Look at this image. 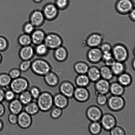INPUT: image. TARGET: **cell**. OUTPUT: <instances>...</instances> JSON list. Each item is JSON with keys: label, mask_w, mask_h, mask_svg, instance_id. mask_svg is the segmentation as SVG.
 I'll return each instance as SVG.
<instances>
[{"label": "cell", "mask_w": 135, "mask_h": 135, "mask_svg": "<svg viewBox=\"0 0 135 135\" xmlns=\"http://www.w3.org/2000/svg\"><path fill=\"white\" fill-rule=\"evenodd\" d=\"M30 69L36 75L44 76L52 70V67L47 61L43 59L38 58L32 61Z\"/></svg>", "instance_id": "6da1fadb"}, {"label": "cell", "mask_w": 135, "mask_h": 135, "mask_svg": "<svg viewBox=\"0 0 135 135\" xmlns=\"http://www.w3.org/2000/svg\"><path fill=\"white\" fill-rule=\"evenodd\" d=\"M36 100L40 110L43 112L49 111L54 105L53 97L47 91L41 93Z\"/></svg>", "instance_id": "7a4b0ae2"}, {"label": "cell", "mask_w": 135, "mask_h": 135, "mask_svg": "<svg viewBox=\"0 0 135 135\" xmlns=\"http://www.w3.org/2000/svg\"><path fill=\"white\" fill-rule=\"evenodd\" d=\"M63 41L61 36L54 32H50L46 34L44 43L50 50H54L62 45Z\"/></svg>", "instance_id": "3957f363"}, {"label": "cell", "mask_w": 135, "mask_h": 135, "mask_svg": "<svg viewBox=\"0 0 135 135\" xmlns=\"http://www.w3.org/2000/svg\"><path fill=\"white\" fill-rule=\"evenodd\" d=\"M114 8L119 14L126 15L135 8V3L133 0H117L115 3Z\"/></svg>", "instance_id": "277c9868"}, {"label": "cell", "mask_w": 135, "mask_h": 135, "mask_svg": "<svg viewBox=\"0 0 135 135\" xmlns=\"http://www.w3.org/2000/svg\"><path fill=\"white\" fill-rule=\"evenodd\" d=\"M112 53L116 61L123 62L128 59L129 53L127 48L121 44L115 45L112 47Z\"/></svg>", "instance_id": "5b68a950"}, {"label": "cell", "mask_w": 135, "mask_h": 135, "mask_svg": "<svg viewBox=\"0 0 135 135\" xmlns=\"http://www.w3.org/2000/svg\"><path fill=\"white\" fill-rule=\"evenodd\" d=\"M9 86L10 89L16 94H19L27 90L29 83L25 78L20 77L11 81Z\"/></svg>", "instance_id": "8992f818"}, {"label": "cell", "mask_w": 135, "mask_h": 135, "mask_svg": "<svg viewBox=\"0 0 135 135\" xmlns=\"http://www.w3.org/2000/svg\"><path fill=\"white\" fill-rule=\"evenodd\" d=\"M108 107L111 110L118 111L124 107L125 102L124 99L120 96L112 95L108 99Z\"/></svg>", "instance_id": "52a82bcc"}, {"label": "cell", "mask_w": 135, "mask_h": 135, "mask_svg": "<svg viewBox=\"0 0 135 135\" xmlns=\"http://www.w3.org/2000/svg\"><path fill=\"white\" fill-rule=\"evenodd\" d=\"M58 10L55 4L49 3L44 7L42 11L45 20L51 21L56 18L58 14Z\"/></svg>", "instance_id": "ba28073f"}, {"label": "cell", "mask_w": 135, "mask_h": 135, "mask_svg": "<svg viewBox=\"0 0 135 135\" xmlns=\"http://www.w3.org/2000/svg\"><path fill=\"white\" fill-rule=\"evenodd\" d=\"M103 53L98 47L90 48L87 52L86 57L88 61L93 63H97L102 59Z\"/></svg>", "instance_id": "9c48e42d"}, {"label": "cell", "mask_w": 135, "mask_h": 135, "mask_svg": "<svg viewBox=\"0 0 135 135\" xmlns=\"http://www.w3.org/2000/svg\"><path fill=\"white\" fill-rule=\"evenodd\" d=\"M45 20L42 11L39 10H36L33 11L30 17V22L35 28L41 26L44 24Z\"/></svg>", "instance_id": "30bf717a"}, {"label": "cell", "mask_w": 135, "mask_h": 135, "mask_svg": "<svg viewBox=\"0 0 135 135\" xmlns=\"http://www.w3.org/2000/svg\"><path fill=\"white\" fill-rule=\"evenodd\" d=\"M75 88L72 83L67 80L62 82L59 87L60 93L69 99L73 97Z\"/></svg>", "instance_id": "8fae6325"}, {"label": "cell", "mask_w": 135, "mask_h": 135, "mask_svg": "<svg viewBox=\"0 0 135 135\" xmlns=\"http://www.w3.org/2000/svg\"><path fill=\"white\" fill-rule=\"evenodd\" d=\"M32 119L31 115L25 111H22L18 115L17 123L23 129H27L31 126Z\"/></svg>", "instance_id": "7c38bea8"}, {"label": "cell", "mask_w": 135, "mask_h": 135, "mask_svg": "<svg viewBox=\"0 0 135 135\" xmlns=\"http://www.w3.org/2000/svg\"><path fill=\"white\" fill-rule=\"evenodd\" d=\"M100 120L102 126L106 130L110 131L115 126L116 124L115 118L110 114L102 115Z\"/></svg>", "instance_id": "4fadbf2b"}, {"label": "cell", "mask_w": 135, "mask_h": 135, "mask_svg": "<svg viewBox=\"0 0 135 135\" xmlns=\"http://www.w3.org/2000/svg\"><path fill=\"white\" fill-rule=\"evenodd\" d=\"M90 94L85 87L78 86L75 88L73 97L78 101L83 102L89 99Z\"/></svg>", "instance_id": "5bb4252c"}, {"label": "cell", "mask_w": 135, "mask_h": 135, "mask_svg": "<svg viewBox=\"0 0 135 135\" xmlns=\"http://www.w3.org/2000/svg\"><path fill=\"white\" fill-rule=\"evenodd\" d=\"M53 56L56 61L60 62L65 61L68 56V52L67 49L62 45L54 50Z\"/></svg>", "instance_id": "9a60e30c"}, {"label": "cell", "mask_w": 135, "mask_h": 135, "mask_svg": "<svg viewBox=\"0 0 135 135\" xmlns=\"http://www.w3.org/2000/svg\"><path fill=\"white\" fill-rule=\"evenodd\" d=\"M86 115L88 119L92 122L98 121L103 115L101 109L95 106H91L88 108Z\"/></svg>", "instance_id": "2e32d148"}, {"label": "cell", "mask_w": 135, "mask_h": 135, "mask_svg": "<svg viewBox=\"0 0 135 135\" xmlns=\"http://www.w3.org/2000/svg\"><path fill=\"white\" fill-rule=\"evenodd\" d=\"M103 37L101 34L94 33L90 34L86 40L87 45L90 48L98 47L102 43Z\"/></svg>", "instance_id": "e0dca14e"}, {"label": "cell", "mask_w": 135, "mask_h": 135, "mask_svg": "<svg viewBox=\"0 0 135 135\" xmlns=\"http://www.w3.org/2000/svg\"><path fill=\"white\" fill-rule=\"evenodd\" d=\"M46 34L42 29H35L30 35L32 44L35 46L44 43Z\"/></svg>", "instance_id": "ac0fdd59"}, {"label": "cell", "mask_w": 135, "mask_h": 135, "mask_svg": "<svg viewBox=\"0 0 135 135\" xmlns=\"http://www.w3.org/2000/svg\"><path fill=\"white\" fill-rule=\"evenodd\" d=\"M95 82V88L98 94H106L109 91L110 84L108 80L102 78Z\"/></svg>", "instance_id": "d6986e66"}, {"label": "cell", "mask_w": 135, "mask_h": 135, "mask_svg": "<svg viewBox=\"0 0 135 135\" xmlns=\"http://www.w3.org/2000/svg\"><path fill=\"white\" fill-rule=\"evenodd\" d=\"M69 98L60 93L53 97L54 105L55 107L63 109L66 108L69 104Z\"/></svg>", "instance_id": "ffe728a7"}, {"label": "cell", "mask_w": 135, "mask_h": 135, "mask_svg": "<svg viewBox=\"0 0 135 135\" xmlns=\"http://www.w3.org/2000/svg\"><path fill=\"white\" fill-rule=\"evenodd\" d=\"M20 55L23 60H31L35 55L34 47L31 45L23 46Z\"/></svg>", "instance_id": "44dd1931"}, {"label": "cell", "mask_w": 135, "mask_h": 135, "mask_svg": "<svg viewBox=\"0 0 135 135\" xmlns=\"http://www.w3.org/2000/svg\"><path fill=\"white\" fill-rule=\"evenodd\" d=\"M45 81L49 86L54 87L58 84L59 79L57 74L52 70L44 76Z\"/></svg>", "instance_id": "7402d4cb"}, {"label": "cell", "mask_w": 135, "mask_h": 135, "mask_svg": "<svg viewBox=\"0 0 135 135\" xmlns=\"http://www.w3.org/2000/svg\"><path fill=\"white\" fill-rule=\"evenodd\" d=\"M23 105L19 99H15L10 102L9 109L11 113L18 115L22 111Z\"/></svg>", "instance_id": "603a6c76"}, {"label": "cell", "mask_w": 135, "mask_h": 135, "mask_svg": "<svg viewBox=\"0 0 135 135\" xmlns=\"http://www.w3.org/2000/svg\"><path fill=\"white\" fill-rule=\"evenodd\" d=\"M87 74L90 81L93 82H96L101 77L99 69L95 66L89 68Z\"/></svg>", "instance_id": "cb8c5ba5"}, {"label": "cell", "mask_w": 135, "mask_h": 135, "mask_svg": "<svg viewBox=\"0 0 135 135\" xmlns=\"http://www.w3.org/2000/svg\"><path fill=\"white\" fill-rule=\"evenodd\" d=\"M89 68L88 65L83 61L77 62L74 65V71L78 74H86Z\"/></svg>", "instance_id": "d4e9b609"}, {"label": "cell", "mask_w": 135, "mask_h": 135, "mask_svg": "<svg viewBox=\"0 0 135 135\" xmlns=\"http://www.w3.org/2000/svg\"><path fill=\"white\" fill-rule=\"evenodd\" d=\"M109 91L113 95L121 96L124 93V86L118 82H114L110 84Z\"/></svg>", "instance_id": "484cf974"}, {"label": "cell", "mask_w": 135, "mask_h": 135, "mask_svg": "<svg viewBox=\"0 0 135 135\" xmlns=\"http://www.w3.org/2000/svg\"><path fill=\"white\" fill-rule=\"evenodd\" d=\"M24 111L31 115H34L40 110L36 102L33 100L25 105Z\"/></svg>", "instance_id": "4316f807"}, {"label": "cell", "mask_w": 135, "mask_h": 135, "mask_svg": "<svg viewBox=\"0 0 135 135\" xmlns=\"http://www.w3.org/2000/svg\"><path fill=\"white\" fill-rule=\"evenodd\" d=\"M34 47L35 55L39 57H44L48 54L50 50L44 43L35 46Z\"/></svg>", "instance_id": "83f0119b"}, {"label": "cell", "mask_w": 135, "mask_h": 135, "mask_svg": "<svg viewBox=\"0 0 135 135\" xmlns=\"http://www.w3.org/2000/svg\"><path fill=\"white\" fill-rule=\"evenodd\" d=\"M90 80L86 74H78L75 79V83L78 86L85 87L89 84Z\"/></svg>", "instance_id": "f1b7e54d"}, {"label": "cell", "mask_w": 135, "mask_h": 135, "mask_svg": "<svg viewBox=\"0 0 135 135\" xmlns=\"http://www.w3.org/2000/svg\"><path fill=\"white\" fill-rule=\"evenodd\" d=\"M114 75L118 76L124 72L125 67L123 62L115 61L110 66Z\"/></svg>", "instance_id": "f546056e"}, {"label": "cell", "mask_w": 135, "mask_h": 135, "mask_svg": "<svg viewBox=\"0 0 135 135\" xmlns=\"http://www.w3.org/2000/svg\"><path fill=\"white\" fill-rule=\"evenodd\" d=\"M99 69L101 77L102 78L109 80L112 78L114 74L109 66L106 65L103 66Z\"/></svg>", "instance_id": "4dcf8cb0"}, {"label": "cell", "mask_w": 135, "mask_h": 135, "mask_svg": "<svg viewBox=\"0 0 135 135\" xmlns=\"http://www.w3.org/2000/svg\"><path fill=\"white\" fill-rule=\"evenodd\" d=\"M118 81L123 86H127L131 84L132 78L129 74L123 72L118 76Z\"/></svg>", "instance_id": "1f68e13d"}, {"label": "cell", "mask_w": 135, "mask_h": 135, "mask_svg": "<svg viewBox=\"0 0 135 135\" xmlns=\"http://www.w3.org/2000/svg\"><path fill=\"white\" fill-rule=\"evenodd\" d=\"M19 100L23 105H26L33 99L30 91L27 90L19 94Z\"/></svg>", "instance_id": "d6a6232c"}, {"label": "cell", "mask_w": 135, "mask_h": 135, "mask_svg": "<svg viewBox=\"0 0 135 135\" xmlns=\"http://www.w3.org/2000/svg\"><path fill=\"white\" fill-rule=\"evenodd\" d=\"M89 127V131L93 134H98L101 131L102 126L100 123L97 122H92Z\"/></svg>", "instance_id": "836d02e7"}, {"label": "cell", "mask_w": 135, "mask_h": 135, "mask_svg": "<svg viewBox=\"0 0 135 135\" xmlns=\"http://www.w3.org/2000/svg\"><path fill=\"white\" fill-rule=\"evenodd\" d=\"M102 60L106 65L110 66L116 61L111 52L103 53Z\"/></svg>", "instance_id": "e575fe53"}, {"label": "cell", "mask_w": 135, "mask_h": 135, "mask_svg": "<svg viewBox=\"0 0 135 135\" xmlns=\"http://www.w3.org/2000/svg\"><path fill=\"white\" fill-rule=\"evenodd\" d=\"M19 42L22 46H25L32 44L30 35L26 33L21 35L19 38Z\"/></svg>", "instance_id": "d590c367"}, {"label": "cell", "mask_w": 135, "mask_h": 135, "mask_svg": "<svg viewBox=\"0 0 135 135\" xmlns=\"http://www.w3.org/2000/svg\"><path fill=\"white\" fill-rule=\"evenodd\" d=\"M11 81V78L9 75L3 74L0 75V86L6 87L9 86Z\"/></svg>", "instance_id": "8d00e7d4"}, {"label": "cell", "mask_w": 135, "mask_h": 135, "mask_svg": "<svg viewBox=\"0 0 135 135\" xmlns=\"http://www.w3.org/2000/svg\"><path fill=\"white\" fill-rule=\"evenodd\" d=\"M51 109L50 115L52 118L56 119L61 116L62 113V109L56 107Z\"/></svg>", "instance_id": "74e56055"}, {"label": "cell", "mask_w": 135, "mask_h": 135, "mask_svg": "<svg viewBox=\"0 0 135 135\" xmlns=\"http://www.w3.org/2000/svg\"><path fill=\"white\" fill-rule=\"evenodd\" d=\"M32 61L31 60H23L21 63L20 68L21 71L25 72L30 69Z\"/></svg>", "instance_id": "f35d334b"}, {"label": "cell", "mask_w": 135, "mask_h": 135, "mask_svg": "<svg viewBox=\"0 0 135 135\" xmlns=\"http://www.w3.org/2000/svg\"><path fill=\"white\" fill-rule=\"evenodd\" d=\"M69 3L68 0H55V4L59 9L62 10L67 7Z\"/></svg>", "instance_id": "ab89813d"}, {"label": "cell", "mask_w": 135, "mask_h": 135, "mask_svg": "<svg viewBox=\"0 0 135 135\" xmlns=\"http://www.w3.org/2000/svg\"><path fill=\"white\" fill-rule=\"evenodd\" d=\"M35 29L34 26L30 22L24 25L23 30L25 33L30 35Z\"/></svg>", "instance_id": "60d3db41"}, {"label": "cell", "mask_w": 135, "mask_h": 135, "mask_svg": "<svg viewBox=\"0 0 135 135\" xmlns=\"http://www.w3.org/2000/svg\"><path fill=\"white\" fill-rule=\"evenodd\" d=\"M111 135H124L125 132L123 129L119 126H114L110 130Z\"/></svg>", "instance_id": "b9f144b4"}, {"label": "cell", "mask_w": 135, "mask_h": 135, "mask_svg": "<svg viewBox=\"0 0 135 135\" xmlns=\"http://www.w3.org/2000/svg\"><path fill=\"white\" fill-rule=\"evenodd\" d=\"M29 91L33 99L36 100L41 93L40 89L36 86L32 87Z\"/></svg>", "instance_id": "7bdbcfd3"}, {"label": "cell", "mask_w": 135, "mask_h": 135, "mask_svg": "<svg viewBox=\"0 0 135 135\" xmlns=\"http://www.w3.org/2000/svg\"><path fill=\"white\" fill-rule=\"evenodd\" d=\"M108 99L105 94H98L97 97L98 104L101 106L105 105L107 102Z\"/></svg>", "instance_id": "ee69618b"}, {"label": "cell", "mask_w": 135, "mask_h": 135, "mask_svg": "<svg viewBox=\"0 0 135 135\" xmlns=\"http://www.w3.org/2000/svg\"><path fill=\"white\" fill-rule=\"evenodd\" d=\"M16 94L11 90L8 89L5 91V99L7 101L10 102L15 99Z\"/></svg>", "instance_id": "f6af8a7d"}, {"label": "cell", "mask_w": 135, "mask_h": 135, "mask_svg": "<svg viewBox=\"0 0 135 135\" xmlns=\"http://www.w3.org/2000/svg\"><path fill=\"white\" fill-rule=\"evenodd\" d=\"M100 46V49L103 53L111 52L112 47L109 43L107 42L102 43Z\"/></svg>", "instance_id": "bcb514c9"}, {"label": "cell", "mask_w": 135, "mask_h": 135, "mask_svg": "<svg viewBox=\"0 0 135 135\" xmlns=\"http://www.w3.org/2000/svg\"><path fill=\"white\" fill-rule=\"evenodd\" d=\"M9 75L11 79H14L20 77L21 72L19 70L14 69L10 71Z\"/></svg>", "instance_id": "7dc6e473"}, {"label": "cell", "mask_w": 135, "mask_h": 135, "mask_svg": "<svg viewBox=\"0 0 135 135\" xmlns=\"http://www.w3.org/2000/svg\"><path fill=\"white\" fill-rule=\"evenodd\" d=\"M8 119L9 122L12 124H16L17 123L18 115L11 113L8 116Z\"/></svg>", "instance_id": "c3c4849f"}, {"label": "cell", "mask_w": 135, "mask_h": 135, "mask_svg": "<svg viewBox=\"0 0 135 135\" xmlns=\"http://www.w3.org/2000/svg\"><path fill=\"white\" fill-rule=\"evenodd\" d=\"M7 45V42L6 39L0 37V50H2L6 48Z\"/></svg>", "instance_id": "681fc988"}, {"label": "cell", "mask_w": 135, "mask_h": 135, "mask_svg": "<svg viewBox=\"0 0 135 135\" xmlns=\"http://www.w3.org/2000/svg\"><path fill=\"white\" fill-rule=\"evenodd\" d=\"M130 19L132 21L134 22L135 20V8L131 10L128 14Z\"/></svg>", "instance_id": "f907efd6"}, {"label": "cell", "mask_w": 135, "mask_h": 135, "mask_svg": "<svg viewBox=\"0 0 135 135\" xmlns=\"http://www.w3.org/2000/svg\"><path fill=\"white\" fill-rule=\"evenodd\" d=\"M5 91L0 88V103H1L4 99Z\"/></svg>", "instance_id": "816d5d0a"}, {"label": "cell", "mask_w": 135, "mask_h": 135, "mask_svg": "<svg viewBox=\"0 0 135 135\" xmlns=\"http://www.w3.org/2000/svg\"><path fill=\"white\" fill-rule=\"evenodd\" d=\"M5 108L4 105L0 103V117L2 116L4 113Z\"/></svg>", "instance_id": "f5cc1de1"}, {"label": "cell", "mask_w": 135, "mask_h": 135, "mask_svg": "<svg viewBox=\"0 0 135 135\" xmlns=\"http://www.w3.org/2000/svg\"><path fill=\"white\" fill-rule=\"evenodd\" d=\"M132 67L133 69L134 70L135 68V59H134L132 61Z\"/></svg>", "instance_id": "db71d44e"}, {"label": "cell", "mask_w": 135, "mask_h": 135, "mask_svg": "<svg viewBox=\"0 0 135 135\" xmlns=\"http://www.w3.org/2000/svg\"><path fill=\"white\" fill-rule=\"evenodd\" d=\"M3 124L2 121L0 120V131L3 128Z\"/></svg>", "instance_id": "11a10c76"}, {"label": "cell", "mask_w": 135, "mask_h": 135, "mask_svg": "<svg viewBox=\"0 0 135 135\" xmlns=\"http://www.w3.org/2000/svg\"><path fill=\"white\" fill-rule=\"evenodd\" d=\"M34 2L36 3H39L41 2L42 0H33Z\"/></svg>", "instance_id": "9f6ffc18"}, {"label": "cell", "mask_w": 135, "mask_h": 135, "mask_svg": "<svg viewBox=\"0 0 135 135\" xmlns=\"http://www.w3.org/2000/svg\"><path fill=\"white\" fill-rule=\"evenodd\" d=\"M1 55H0V61H1Z\"/></svg>", "instance_id": "6f0895ef"}]
</instances>
